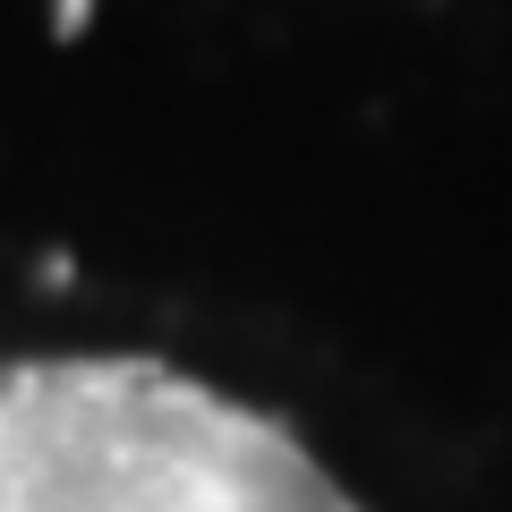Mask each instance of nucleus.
I'll use <instances>...</instances> for the list:
<instances>
[{
	"mask_svg": "<svg viewBox=\"0 0 512 512\" xmlns=\"http://www.w3.org/2000/svg\"><path fill=\"white\" fill-rule=\"evenodd\" d=\"M0 512H367L299 427L146 350H0Z\"/></svg>",
	"mask_w": 512,
	"mask_h": 512,
	"instance_id": "obj_1",
	"label": "nucleus"
}]
</instances>
